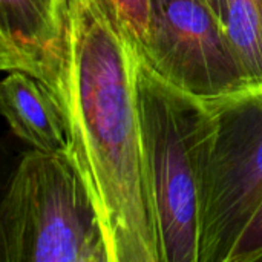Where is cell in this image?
<instances>
[{
    "instance_id": "9c48e42d",
    "label": "cell",
    "mask_w": 262,
    "mask_h": 262,
    "mask_svg": "<svg viewBox=\"0 0 262 262\" xmlns=\"http://www.w3.org/2000/svg\"><path fill=\"white\" fill-rule=\"evenodd\" d=\"M107 14L127 37V40L138 49L147 34L149 12L152 0H100Z\"/></svg>"
},
{
    "instance_id": "7a4b0ae2",
    "label": "cell",
    "mask_w": 262,
    "mask_h": 262,
    "mask_svg": "<svg viewBox=\"0 0 262 262\" xmlns=\"http://www.w3.org/2000/svg\"><path fill=\"white\" fill-rule=\"evenodd\" d=\"M135 91L149 193L163 262H200L201 187L210 115L137 52Z\"/></svg>"
},
{
    "instance_id": "7c38bea8",
    "label": "cell",
    "mask_w": 262,
    "mask_h": 262,
    "mask_svg": "<svg viewBox=\"0 0 262 262\" xmlns=\"http://www.w3.org/2000/svg\"><path fill=\"white\" fill-rule=\"evenodd\" d=\"M206 2L215 11V14L220 17V20L223 21V15H224V0H206Z\"/></svg>"
},
{
    "instance_id": "3957f363",
    "label": "cell",
    "mask_w": 262,
    "mask_h": 262,
    "mask_svg": "<svg viewBox=\"0 0 262 262\" xmlns=\"http://www.w3.org/2000/svg\"><path fill=\"white\" fill-rule=\"evenodd\" d=\"M0 262H109L100 218L68 150L18 155L0 200Z\"/></svg>"
},
{
    "instance_id": "6da1fadb",
    "label": "cell",
    "mask_w": 262,
    "mask_h": 262,
    "mask_svg": "<svg viewBox=\"0 0 262 262\" xmlns=\"http://www.w3.org/2000/svg\"><path fill=\"white\" fill-rule=\"evenodd\" d=\"M137 49L100 0H71L58 101L109 262H163L135 91Z\"/></svg>"
},
{
    "instance_id": "8fae6325",
    "label": "cell",
    "mask_w": 262,
    "mask_h": 262,
    "mask_svg": "<svg viewBox=\"0 0 262 262\" xmlns=\"http://www.w3.org/2000/svg\"><path fill=\"white\" fill-rule=\"evenodd\" d=\"M17 160H18V157L14 155L12 150L0 140V200L8 186V181L14 172Z\"/></svg>"
},
{
    "instance_id": "4fadbf2b",
    "label": "cell",
    "mask_w": 262,
    "mask_h": 262,
    "mask_svg": "<svg viewBox=\"0 0 262 262\" xmlns=\"http://www.w3.org/2000/svg\"><path fill=\"white\" fill-rule=\"evenodd\" d=\"M0 72H2V71H0Z\"/></svg>"
},
{
    "instance_id": "8992f818",
    "label": "cell",
    "mask_w": 262,
    "mask_h": 262,
    "mask_svg": "<svg viewBox=\"0 0 262 262\" xmlns=\"http://www.w3.org/2000/svg\"><path fill=\"white\" fill-rule=\"evenodd\" d=\"M71 0H0V71H23L58 98Z\"/></svg>"
},
{
    "instance_id": "277c9868",
    "label": "cell",
    "mask_w": 262,
    "mask_h": 262,
    "mask_svg": "<svg viewBox=\"0 0 262 262\" xmlns=\"http://www.w3.org/2000/svg\"><path fill=\"white\" fill-rule=\"evenodd\" d=\"M203 101L210 132L203 167L200 262H226L262 200V84Z\"/></svg>"
},
{
    "instance_id": "5b68a950",
    "label": "cell",
    "mask_w": 262,
    "mask_h": 262,
    "mask_svg": "<svg viewBox=\"0 0 262 262\" xmlns=\"http://www.w3.org/2000/svg\"><path fill=\"white\" fill-rule=\"evenodd\" d=\"M137 52L161 78L200 100L247 86L224 25L206 0H152Z\"/></svg>"
},
{
    "instance_id": "52a82bcc",
    "label": "cell",
    "mask_w": 262,
    "mask_h": 262,
    "mask_svg": "<svg viewBox=\"0 0 262 262\" xmlns=\"http://www.w3.org/2000/svg\"><path fill=\"white\" fill-rule=\"evenodd\" d=\"M0 115L15 137L41 152L68 150L64 114L38 78L14 69L0 80Z\"/></svg>"
},
{
    "instance_id": "ba28073f",
    "label": "cell",
    "mask_w": 262,
    "mask_h": 262,
    "mask_svg": "<svg viewBox=\"0 0 262 262\" xmlns=\"http://www.w3.org/2000/svg\"><path fill=\"white\" fill-rule=\"evenodd\" d=\"M223 25L247 86L262 84V0H224Z\"/></svg>"
},
{
    "instance_id": "30bf717a",
    "label": "cell",
    "mask_w": 262,
    "mask_h": 262,
    "mask_svg": "<svg viewBox=\"0 0 262 262\" xmlns=\"http://www.w3.org/2000/svg\"><path fill=\"white\" fill-rule=\"evenodd\" d=\"M262 261V200L236 236L226 262Z\"/></svg>"
}]
</instances>
